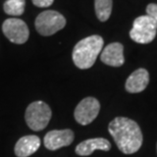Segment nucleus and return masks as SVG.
<instances>
[{
  "label": "nucleus",
  "mask_w": 157,
  "mask_h": 157,
  "mask_svg": "<svg viewBox=\"0 0 157 157\" xmlns=\"http://www.w3.org/2000/svg\"><path fill=\"white\" fill-rule=\"evenodd\" d=\"M104 41L99 35L89 36L76 44L73 50V61L77 67L87 70L93 67L99 53L102 51Z\"/></svg>",
  "instance_id": "2"
},
{
  "label": "nucleus",
  "mask_w": 157,
  "mask_h": 157,
  "mask_svg": "<svg viewBox=\"0 0 157 157\" xmlns=\"http://www.w3.org/2000/svg\"><path fill=\"white\" fill-rule=\"evenodd\" d=\"M32 2L38 7H49L53 4L54 0H32Z\"/></svg>",
  "instance_id": "16"
},
{
  "label": "nucleus",
  "mask_w": 157,
  "mask_h": 157,
  "mask_svg": "<svg viewBox=\"0 0 157 157\" xmlns=\"http://www.w3.org/2000/svg\"><path fill=\"white\" fill-rule=\"evenodd\" d=\"M75 138L71 130H53L46 134L44 138V145L49 150H57L61 147L68 146L73 143Z\"/></svg>",
  "instance_id": "8"
},
{
  "label": "nucleus",
  "mask_w": 157,
  "mask_h": 157,
  "mask_svg": "<svg viewBox=\"0 0 157 157\" xmlns=\"http://www.w3.org/2000/svg\"><path fill=\"white\" fill-rule=\"evenodd\" d=\"M51 109L45 102L35 101L28 106L25 118L31 130L38 132L44 130L51 118Z\"/></svg>",
  "instance_id": "4"
},
{
  "label": "nucleus",
  "mask_w": 157,
  "mask_h": 157,
  "mask_svg": "<svg viewBox=\"0 0 157 157\" xmlns=\"http://www.w3.org/2000/svg\"><path fill=\"white\" fill-rule=\"evenodd\" d=\"M149 84V74L145 68L135 71L125 82V90L130 93H140Z\"/></svg>",
  "instance_id": "11"
},
{
  "label": "nucleus",
  "mask_w": 157,
  "mask_h": 157,
  "mask_svg": "<svg viewBox=\"0 0 157 157\" xmlns=\"http://www.w3.org/2000/svg\"><path fill=\"white\" fill-rule=\"evenodd\" d=\"M112 11V0H95V12L100 21H106Z\"/></svg>",
  "instance_id": "13"
},
{
  "label": "nucleus",
  "mask_w": 157,
  "mask_h": 157,
  "mask_svg": "<svg viewBox=\"0 0 157 157\" xmlns=\"http://www.w3.org/2000/svg\"><path fill=\"white\" fill-rule=\"evenodd\" d=\"M26 0H6L3 4V10L6 14L18 17L25 12Z\"/></svg>",
  "instance_id": "14"
},
{
  "label": "nucleus",
  "mask_w": 157,
  "mask_h": 157,
  "mask_svg": "<svg viewBox=\"0 0 157 157\" xmlns=\"http://www.w3.org/2000/svg\"><path fill=\"white\" fill-rule=\"evenodd\" d=\"M67 25V20L61 13L55 10H45L36 17L35 27L40 35L51 36L62 30Z\"/></svg>",
  "instance_id": "3"
},
{
  "label": "nucleus",
  "mask_w": 157,
  "mask_h": 157,
  "mask_svg": "<svg viewBox=\"0 0 157 157\" xmlns=\"http://www.w3.org/2000/svg\"><path fill=\"white\" fill-rule=\"evenodd\" d=\"M2 32L10 42L15 44L26 43L30 36V31L24 21L17 17H10L4 21Z\"/></svg>",
  "instance_id": "6"
},
{
  "label": "nucleus",
  "mask_w": 157,
  "mask_h": 157,
  "mask_svg": "<svg viewBox=\"0 0 157 157\" xmlns=\"http://www.w3.org/2000/svg\"><path fill=\"white\" fill-rule=\"evenodd\" d=\"M41 141L40 138L35 135L25 136L21 138L15 144L14 153L17 157H28L34 154L40 148Z\"/></svg>",
  "instance_id": "12"
},
{
  "label": "nucleus",
  "mask_w": 157,
  "mask_h": 157,
  "mask_svg": "<svg viewBox=\"0 0 157 157\" xmlns=\"http://www.w3.org/2000/svg\"><path fill=\"white\" fill-rule=\"evenodd\" d=\"M109 134L115 144L124 154H133L141 148L143 143L142 132L136 121L128 117H115L108 125Z\"/></svg>",
  "instance_id": "1"
},
{
  "label": "nucleus",
  "mask_w": 157,
  "mask_h": 157,
  "mask_svg": "<svg viewBox=\"0 0 157 157\" xmlns=\"http://www.w3.org/2000/svg\"><path fill=\"white\" fill-rule=\"evenodd\" d=\"M157 32V23L149 15H141L134 21L130 31L131 39L136 43L148 44L154 40Z\"/></svg>",
  "instance_id": "5"
},
{
  "label": "nucleus",
  "mask_w": 157,
  "mask_h": 157,
  "mask_svg": "<svg viewBox=\"0 0 157 157\" xmlns=\"http://www.w3.org/2000/svg\"><path fill=\"white\" fill-rule=\"evenodd\" d=\"M146 12H147V15L151 17L157 23V4H154V3L148 4L146 7Z\"/></svg>",
  "instance_id": "15"
},
{
  "label": "nucleus",
  "mask_w": 157,
  "mask_h": 157,
  "mask_svg": "<svg viewBox=\"0 0 157 157\" xmlns=\"http://www.w3.org/2000/svg\"><path fill=\"white\" fill-rule=\"evenodd\" d=\"M111 148V144L108 140L104 138H93L83 141L76 147V153L80 156L91 155L95 150L109 151Z\"/></svg>",
  "instance_id": "10"
},
{
  "label": "nucleus",
  "mask_w": 157,
  "mask_h": 157,
  "mask_svg": "<svg viewBox=\"0 0 157 157\" xmlns=\"http://www.w3.org/2000/svg\"><path fill=\"white\" fill-rule=\"evenodd\" d=\"M100 111V103L94 97H87L78 103L75 109V118L82 125L91 124Z\"/></svg>",
  "instance_id": "7"
},
{
  "label": "nucleus",
  "mask_w": 157,
  "mask_h": 157,
  "mask_svg": "<svg viewBox=\"0 0 157 157\" xmlns=\"http://www.w3.org/2000/svg\"><path fill=\"white\" fill-rule=\"evenodd\" d=\"M100 59H101L103 63L107 64L109 67H121L124 63V46L118 42L108 44L102 50Z\"/></svg>",
  "instance_id": "9"
}]
</instances>
